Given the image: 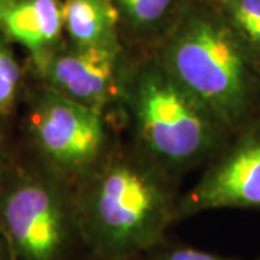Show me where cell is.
I'll return each mask as SVG.
<instances>
[{"instance_id": "8fae6325", "label": "cell", "mask_w": 260, "mask_h": 260, "mask_svg": "<svg viewBox=\"0 0 260 260\" xmlns=\"http://www.w3.org/2000/svg\"><path fill=\"white\" fill-rule=\"evenodd\" d=\"M28 83V67L19 61L12 44L0 34V120L10 121L20 110Z\"/></svg>"}, {"instance_id": "277c9868", "label": "cell", "mask_w": 260, "mask_h": 260, "mask_svg": "<svg viewBox=\"0 0 260 260\" xmlns=\"http://www.w3.org/2000/svg\"><path fill=\"white\" fill-rule=\"evenodd\" d=\"M0 230L12 260H75L85 244L74 186L19 155L0 182Z\"/></svg>"}, {"instance_id": "3957f363", "label": "cell", "mask_w": 260, "mask_h": 260, "mask_svg": "<svg viewBox=\"0 0 260 260\" xmlns=\"http://www.w3.org/2000/svg\"><path fill=\"white\" fill-rule=\"evenodd\" d=\"M121 100L142 152L167 171L201 162L215 152L227 133L156 55L127 64Z\"/></svg>"}, {"instance_id": "ac0fdd59", "label": "cell", "mask_w": 260, "mask_h": 260, "mask_svg": "<svg viewBox=\"0 0 260 260\" xmlns=\"http://www.w3.org/2000/svg\"><path fill=\"white\" fill-rule=\"evenodd\" d=\"M257 260H260V257H259V259H257Z\"/></svg>"}, {"instance_id": "9c48e42d", "label": "cell", "mask_w": 260, "mask_h": 260, "mask_svg": "<svg viewBox=\"0 0 260 260\" xmlns=\"http://www.w3.org/2000/svg\"><path fill=\"white\" fill-rule=\"evenodd\" d=\"M64 32L75 47H117L120 19L113 0H62Z\"/></svg>"}, {"instance_id": "8992f818", "label": "cell", "mask_w": 260, "mask_h": 260, "mask_svg": "<svg viewBox=\"0 0 260 260\" xmlns=\"http://www.w3.org/2000/svg\"><path fill=\"white\" fill-rule=\"evenodd\" d=\"M127 64L121 45L75 47L65 42L39 64L26 67L32 80L103 113L121 100Z\"/></svg>"}, {"instance_id": "4fadbf2b", "label": "cell", "mask_w": 260, "mask_h": 260, "mask_svg": "<svg viewBox=\"0 0 260 260\" xmlns=\"http://www.w3.org/2000/svg\"><path fill=\"white\" fill-rule=\"evenodd\" d=\"M150 251H153V256L150 260H237L210 251L200 250L189 246H169L162 250L158 246Z\"/></svg>"}, {"instance_id": "30bf717a", "label": "cell", "mask_w": 260, "mask_h": 260, "mask_svg": "<svg viewBox=\"0 0 260 260\" xmlns=\"http://www.w3.org/2000/svg\"><path fill=\"white\" fill-rule=\"evenodd\" d=\"M113 3L120 19V35L158 47L182 16L189 0H113Z\"/></svg>"}, {"instance_id": "5b68a950", "label": "cell", "mask_w": 260, "mask_h": 260, "mask_svg": "<svg viewBox=\"0 0 260 260\" xmlns=\"http://www.w3.org/2000/svg\"><path fill=\"white\" fill-rule=\"evenodd\" d=\"M25 155L75 186L107 158L109 132L102 112L58 94L29 77L20 106Z\"/></svg>"}, {"instance_id": "7a4b0ae2", "label": "cell", "mask_w": 260, "mask_h": 260, "mask_svg": "<svg viewBox=\"0 0 260 260\" xmlns=\"http://www.w3.org/2000/svg\"><path fill=\"white\" fill-rule=\"evenodd\" d=\"M155 55L225 132L253 121L260 103V64L221 10L189 0Z\"/></svg>"}, {"instance_id": "e0dca14e", "label": "cell", "mask_w": 260, "mask_h": 260, "mask_svg": "<svg viewBox=\"0 0 260 260\" xmlns=\"http://www.w3.org/2000/svg\"><path fill=\"white\" fill-rule=\"evenodd\" d=\"M93 260H103V259H97V257H93ZM135 260H138V259H135Z\"/></svg>"}, {"instance_id": "ba28073f", "label": "cell", "mask_w": 260, "mask_h": 260, "mask_svg": "<svg viewBox=\"0 0 260 260\" xmlns=\"http://www.w3.org/2000/svg\"><path fill=\"white\" fill-rule=\"evenodd\" d=\"M0 34L39 64L65 44L62 0H18L0 15Z\"/></svg>"}, {"instance_id": "2e32d148", "label": "cell", "mask_w": 260, "mask_h": 260, "mask_svg": "<svg viewBox=\"0 0 260 260\" xmlns=\"http://www.w3.org/2000/svg\"><path fill=\"white\" fill-rule=\"evenodd\" d=\"M16 2L18 0H0V15L8 9V8H10L13 3H16Z\"/></svg>"}, {"instance_id": "6da1fadb", "label": "cell", "mask_w": 260, "mask_h": 260, "mask_svg": "<svg viewBox=\"0 0 260 260\" xmlns=\"http://www.w3.org/2000/svg\"><path fill=\"white\" fill-rule=\"evenodd\" d=\"M80 232L91 257L135 260L162 243L177 220L167 169L142 153L107 156L74 186Z\"/></svg>"}, {"instance_id": "52a82bcc", "label": "cell", "mask_w": 260, "mask_h": 260, "mask_svg": "<svg viewBox=\"0 0 260 260\" xmlns=\"http://www.w3.org/2000/svg\"><path fill=\"white\" fill-rule=\"evenodd\" d=\"M221 208H260V119L242 129L198 184L178 200L177 220Z\"/></svg>"}, {"instance_id": "7c38bea8", "label": "cell", "mask_w": 260, "mask_h": 260, "mask_svg": "<svg viewBox=\"0 0 260 260\" xmlns=\"http://www.w3.org/2000/svg\"><path fill=\"white\" fill-rule=\"evenodd\" d=\"M229 25L260 64V0H215Z\"/></svg>"}, {"instance_id": "5bb4252c", "label": "cell", "mask_w": 260, "mask_h": 260, "mask_svg": "<svg viewBox=\"0 0 260 260\" xmlns=\"http://www.w3.org/2000/svg\"><path fill=\"white\" fill-rule=\"evenodd\" d=\"M9 121L0 120V182L19 159V149L13 145L9 133Z\"/></svg>"}, {"instance_id": "9a60e30c", "label": "cell", "mask_w": 260, "mask_h": 260, "mask_svg": "<svg viewBox=\"0 0 260 260\" xmlns=\"http://www.w3.org/2000/svg\"><path fill=\"white\" fill-rule=\"evenodd\" d=\"M0 260H12L8 243L5 240V236H3L2 230H0Z\"/></svg>"}]
</instances>
